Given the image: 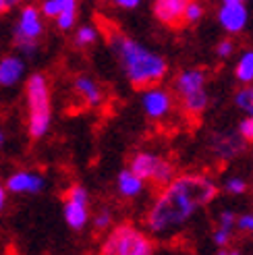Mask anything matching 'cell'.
<instances>
[{
    "instance_id": "cell-1",
    "label": "cell",
    "mask_w": 253,
    "mask_h": 255,
    "mask_svg": "<svg viewBox=\"0 0 253 255\" xmlns=\"http://www.w3.org/2000/svg\"><path fill=\"white\" fill-rule=\"evenodd\" d=\"M218 185L208 174H179L164 185L145 216L151 237L170 239L191 222L193 216L218 195Z\"/></svg>"
},
{
    "instance_id": "cell-12",
    "label": "cell",
    "mask_w": 253,
    "mask_h": 255,
    "mask_svg": "<svg viewBox=\"0 0 253 255\" xmlns=\"http://www.w3.org/2000/svg\"><path fill=\"white\" fill-rule=\"evenodd\" d=\"M216 21L229 35H239L249 25V8L247 2H220L216 10Z\"/></svg>"
},
{
    "instance_id": "cell-30",
    "label": "cell",
    "mask_w": 253,
    "mask_h": 255,
    "mask_svg": "<svg viewBox=\"0 0 253 255\" xmlns=\"http://www.w3.org/2000/svg\"><path fill=\"white\" fill-rule=\"evenodd\" d=\"M25 2V0H0V15H4V12H10L12 8H17Z\"/></svg>"
},
{
    "instance_id": "cell-4",
    "label": "cell",
    "mask_w": 253,
    "mask_h": 255,
    "mask_svg": "<svg viewBox=\"0 0 253 255\" xmlns=\"http://www.w3.org/2000/svg\"><path fill=\"white\" fill-rule=\"evenodd\" d=\"M46 33V19L40 6L33 2H23L17 10V19L12 23V46L15 52L25 60L33 58L40 52V40Z\"/></svg>"
},
{
    "instance_id": "cell-14",
    "label": "cell",
    "mask_w": 253,
    "mask_h": 255,
    "mask_svg": "<svg viewBox=\"0 0 253 255\" xmlns=\"http://www.w3.org/2000/svg\"><path fill=\"white\" fill-rule=\"evenodd\" d=\"M189 0H151V15L166 27H181Z\"/></svg>"
},
{
    "instance_id": "cell-9",
    "label": "cell",
    "mask_w": 253,
    "mask_h": 255,
    "mask_svg": "<svg viewBox=\"0 0 253 255\" xmlns=\"http://www.w3.org/2000/svg\"><path fill=\"white\" fill-rule=\"evenodd\" d=\"M40 12L44 19L54 21L56 29L67 33L77 27L79 21V0H40Z\"/></svg>"
},
{
    "instance_id": "cell-13",
    "label": "cell",
    "mask_w": 253,
    "mask_h": 255,
    "mask_svg": "<svg viewBox=\"0 0 253 255\" xmlns=\"http://www.w3.org/2000/svg\"><path fill=\"white\" fill-rule=\"evenodd\" d=\"M27 77V60L21 54L10 52L0 56V92H10Z\"/></svg>"
},
{
    "instance_id": "cell-26",
    "label": "cell",
    "mask_w": 253,
    "mask_h": 255,
    "mask_svg": "<svg viewBox=\"0 0 253 255\" xmlns=\"http://www.w3.org/2000/svg\"><path fill=\"white\" fill-rule=\"evenodd\" d=\"M212 241L216 247H229V243L233 241V231L231 228H224V226H216V231L212 235Z\"/></svg>"
},
{
    "instance_id": "cell-15",
    "label": "cell",
    "mask_w": 253,
    "mask_h": 255,
    "mask_svg": "<svg viewBox=\"0 0 253 255\" xmlns=\"http://www.w3.org/2000/svg\"><path fill=\"white\" fill-rule=\"evenodd\" d=\"M73 92L87 108H98L104 104V89L92 75H77L73 79Z\"/></svg>"
},
{
    "instance_id": "cell-27",
    "label": "cell",
    "mask_w": 253,
    "mask_h": 255,
    "mask_svg": "<svg viewBox=\"0 0 253 255\" xmlns=\"http://www.w3.org/2000/svg\"><path fill=\"white\" fill-rule=\"evenodd\" d=\"M235 228H239V231L245 233V235H253V212H247V214L237 216Z\"/></svg>"
},
{
    "instance_id": "cell-25",
    "label": "cell",
    "mask_w": 253,
    "mask_h": 255,
    "mask_svg": "<svg viewBox=\"0 0 253 255\" xmlns=\"http://www.w3.org/2000/svg\"><path fill=\"white\" fill-rule=\"evenodd\" d=\"M239 137H241V141L247 143V145H253V117H247L239 123Z\"/></svg>"
},
{
    "instance_id": "cell-21",
    "label": "cell",
    "mask_w": 253,
    "mask_h": 255,
    "mask_svg": "<svg viewBox=\"0 0 253 255\" xmlns=\"http://www.w3.org/2000/svg\"><path fill=\"white\" fill-rule=\"evenodd\" d=\"M206 15V6L201 0H189L187 6H185V12H183V25H195L204 19Z\"/></svg>"
},
{
    "instance_id": "cell-33",
    "label": "cell",
    "mask_w": 253,
    "mask_h": 255,
    "mask_svg": "<svg viewBox=\"0 0 253 255\" xmlns=\"http://www.w3.org/2000/svg\"><path fill=\"white\" fill-rule=\"evenodd\" d=\"M4 141H6V135H4V131H2V129H0V149L4 147Z\"/></svg>"
},
{
    "instance_id": "cell-22",
    "label": "cell",
    "mask_w": 253,
    "mask_h": 255,
    "mask_svg": "<svg viewBox=\"0 0 253 255\" xmlns=\"http://www.w3.org/2000/svg\"><path fill=\"white\" fill-rule=\"evenodd\" d=\"M222 189H224L229 195H243V193H247L249 185H247L245 178H241V176H229V178L224 181V187H222Z\"/></svg>"
},
{
    "instance_id": "cell-3",
    "label": "cell",
    "mask_w": 253,
    "mask_h": 255,
    "mask_svg": "<svg viewBox=\"0 0 253 255\" xmlns=\"http://www.w3.org/2000/svg\"><path fill=\"white\" fill-rule=\"evenodd\" d=\"M25 129L31 141L44 139L52 129L54 106H52V87L44 73H31L25 77Z\"/></svg>"
},
{
    "instance_id": "cell-6",
    "label": "cell",
    "mask_w": 253,
    "mask_h": 255,
    "mask_svg": "<svg viewBox=\"0 0 253 255\" xmlns=\"http://www.w3.org/2000/svg\"><path fill=\"white\" fill-rule=\"evenodd\" d=\"M151 235L133 224H119L102 243V255H154Z\"/></svg>"
},
{
    "instance_id": "cell-16",
    "label": "cell",
    "mask_w": 253,
    "mask_h": 255,
    "mask_svg": "<svg viewBox=\"0 0 253 255\" xmlns=\"http://www.w3.org/2000/svg\"><path fill=\"white\" fill-rule=\"evenodd\" d=\"M117 191L125 199H135L145 191V181L126 166L117 174Z\"/></svg>"
},
{
    "instance_id": "cell-32",
    "label": "cell",
    "mask_w": 253,
    "mask_h": 255,
    "mask_svg": "<svg viewBox=\"0 0 253 255\" xmlns=\"http://www.w3.org/2000/svg\"><path fill=\"white\" fill-rule=\"evenodd\" d=\"M216 255H243L241 251H237V249H226V247H218V253Z\"/></svg>"
},
{
    "instance_id": "cell-8",
    "label": "cell",
    "mask_w": 253,
    "mask_h": 255,
    "mask_svg": "<svg viewBox=\"0 0 253 255\" xmlns=\"http://www.w3.org/2000/svg\"><path fill=\"white\" fill-rule=\"evenodd\" d=\"M90 191L83 185L75 183L67 189L65 203H62V218H65L67 226L75 233H81L83 228L90 224L92 216H90Z\"/></svg>"
},
{
    "instance_id": "cell-34",
    "label": "cell",
    "mask_w": 253,
    "mask_h": 255,
    "mask_svg": "<svg viewBox=\"0 0 253 255\" xmlns=\"http://www.w3.org/2000/svg\"><path fill=\"white\" fill-rule=\"evenodd\" d=\"M220 2H249V0H220Z\"/></svg>"
},
{
    "instance_id": "cell-24",
    "label": "cell",
    "mask_w": 253,
    "mask_h": 255,
    "mask_svg": "<svg viewBox=\"0 0 253 255\" xmlns=\"http://www.w3.org/2000/svg\"><path fill=\"white\" fill-rule=\"evenodd\" d=\"M235 52H237V46L233 42V37H222V40L216 44V56L220 60H229Z\"/></svg>"
},
{
    "instance_id": "cell-11",
    "label": "cell",
    "mask_w": 253,
    "mask_h": 255,
    "mask_svg": "<svg viewBox=\"0 0 253 255\" xmlns=\"http://www.w3.org/2000/svg\"><path fill=\"white\" fill-rule=\"evenodd\" d=\"M8 191V195H40L46 189L48 181L42 172L37 170H29V168H21L10 172L4 183H2Z\"/></svg>"
},
{
    "instance_id": "cell-29",
    "label": "cell",
    "mask_w": 253,
    "mask_h": 255,
    "mask_svg": "<svg viewBox=\"0 0 253 255\" xmlns=\"http://www.w3.org/2000/svg\"><path fill=\"white\" fill-rule=\"evenodd\" d=\"M141 2L143 0H112V4L121 10H135V8L141 6Z\"/></svg>"
},
{
    "instance_id": "cell-17",
    "label": "cell",
    "mask_w": 253,
    "mask_h": 255,
    "mask_svg": "<svg viewBox=\"0 0 253 255\" xmlns=\"http://www.w3.org/2000/svg\"><path fill=\"white\" fill-rule=\"evenodd\" d=\"M210 147L212 151L216 154L218 158L222 160H229L233 156H237L239 151L243 149V141H241V137L233 135V133H222V135H214L212 137V141H210Z\"/></svg>"
},
{
    "instance_id": "cell-28",
    "label": "cell",
    "mask_w": 253,
    "mask_h": 255,
    "mask_svg": "<svg viewBox=\"0 0 253 255\" xmlns=\"http://www.w3.org/2000/svg\"><path fill=\"white\" fill-rule=\"evenodd\" d=\"M235 222H237V214L233 210H222L220 212L218 226H224V228H231V231H235Z\"/></svg>"
},
{
    "instance_id": "cell-31",
    "label": "cell",
    "mask_w": 253,
    "mask_h": 255,
    "mask_svg": "<svg viewBox=\"0 0 253 255\" xmlns=\"http://www.w3.org/2000/svg\"><path fill=\"white\" fill-rule=\"evenodd\" d=\"M6 201H8V191L2 183H0V214L6 210Z\"/></svg>"
},
{
    "instance_id": "cell-10",
    "label": "cell",
    "mask_w": 253,
    "mask_h": 255,
    "mask_svg": "<svg viewBox=\"0 0 253 255\" xmlns=\"http://www.w3.org/2000/svg\"><path fill=\"white\" fill-rule=\"evenodd\" d=\"M141 108L149 121H164L170 117V112L174 108V98L160 83L149 85L141 89Z\"/></svg>"
},
{
    "instance_id": "cell-20",
    "label": "cell",
    "mask_w": 253,
    "mask_h": 255,
    "mask_svg": "<svg viewBox=\"0 0 253 255\" xmlns=\"http://www.w3.org/2000/svg\"><path fill=\"white\" fill-rule=\"evenodd\" d=\"M235 106L241 112H245L247 117H253V83L243 85L235 94Z\"/></svg>"
},
{
    "instance_id": "cell-18",
    "label": "cell",
    "mask_w": 253,
    "mask_h": 255,
    "mask_svg": "<svg viewBox=\"0 0 253 255\" xmlns=\"http://www.w3.org/2000/svg\"><path fill=\"white\" fill-rule=\"evenodd\" d=\"M235 79L241 85L253 83V48L243 50L235 62Z\"/></svg>"
},
{
    "instance_id": "cell-19",
    "label": "cell",
    "mask_w": 253,
    "mask_h": 255,
    "mask_svg": "<svg viewBox=\"0 0 253 255\" xmlns=\"http://www.w3.org/2000/svg\"><path fill=\"white\" fill-rule=\"evenodd\" d=\"M73 31H75L73 42H75L77 48H92L100 40V29L92 23H81Z\"/></svg>"
},
{
    "instance_id": "cell-23",
    "label": "cell",
    "mask_w": 253,
    "mask_h": 255,
    "mask_svg": "<svg viewBox=\"0 0 253 255\" xmlns=\"http://www.w3.org/2000/svg\"><path fill=\"white\" fill-rule=\"evenodd\" d=\"M112 220H115V218H112V212L104 208V210H100L90 222L94 224V228L98 233H104V231H108V228L112 226Z\"/></svg>"
},
{
    "instance_id": "cell-5",
    "label": "cell",
    "mask_w": 253,
    "mask_h": 255,
    "mask_svg": "<svg viewBox=\"0 0 253 255\" xmlns=\"http://www.w3.org/2000/svg\"><path fill=\"white\" fill-rule=\"evenodd\" d=\"M174 94L181 100V108L189 117H199L210 106L208 73L201 67L183 69L174 77Z\"/></svg>"
},
{
    "instance_id": "cell-7",
    "label": "cell",
    "mask_w": 253,
    "mask_h": 255,
    "mask_svg": "<svg viewBox=\"0 0 253 255\" xmlns=\"http://www.w3.org/2000/svg\"><path fill=\"white\" fill-rule=\"evenodd\" d=\"M129 168L137 176H141L145 183H154L158 187L168 185L176 176L172 162L164 160L162 156L156 154V151H149V149L135 151V154L131 156V160H129Z\"/></svg>"
},
{
    "instance_id": "cell-2",
    "label": "cell",
    "mask_w": 253,
    "mask_h": 255,
    "mask_svg": "<svg viewBox=\"0 0 253 255\" xmlns=\"http://www.w3.org/2000/svg\"><path fill=\"white\" fill-rule=\"evenodd\" d=\"M110 52L115 54L119 67L135 89H145L149 85H158L168 75V60L160 52L147 48L135 37L123 31H110L108 35Z\"/></svg>"
}]
</instances>
